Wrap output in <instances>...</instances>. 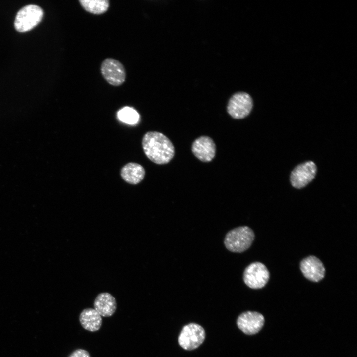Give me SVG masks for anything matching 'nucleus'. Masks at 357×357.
<instances>
[{"label": "nucleus", "instance_id": "f257e3e1", "mask_svg": "<svg viewBox=\"0 0 357 357\" xmlns=\"http://www.w3.org/2000/svg\"><path fill=\"white\" fill-rule=\"evenodd\" d=\"M143 151L153 163L162 165L169 163L174 157L175 149L170 139L157 131H148L143 137Z\"/></svg>", "mask_w": 357, "mask_h": 357}, {"label": "nucleus", "instance_id": "f03ea898", "mask_svg": "<svg viewBox=\"0 0 357 357\" xmlns=\"http://www.w3.org/2000/svg\"><path fill=\"white\" fill-rule=\"evenodd\" d=\"M255 238L253 231L246 226H240L229 231L226 235L224 243L230 251L241 253L247 250Z\"/></svg>", "mask_w": 357, "mask_h": 357}, {"label": "nucleus", "instance_id": "7ed1b4c3", "mask_svg": "<svg viewBox=\"0 0 357 357\" xmlns=\"http://www.w3.org/2000/svg\"><path fill=\"white\" fill-rule=\"evenodd\" d=\"M43 11L38 5L30 4L22 7L17 13L14 26L19 32L31 30L42 20Z\"/></svg>", "mask_w": 357, "mask_h": 357}, {"label": "nucleus", "instance_id": "20e7f679", "mask_svg": "<svg viewBox=\"0 0 357 357\" xmlns=\"http://www.w3.org/2000/svg\"><path fill=\"white\" fill-rule=\"evenodd\" d=\"M100 71L103 77L110 85L119 86L125 81V67L116 59L108 58L104 60L101 64Z\"/></svg>", "mask_w": 357, "mask_h": 357}, {"label": "nucleus", "instance_id": "39448f33", "mask_svg": "<svg viewBox=\"0 0 357 357\" xmlns=\"http://www.w3.org/2000/svg\"><path fill=\"white\" fill-rule=\"evenodd\" d=\"M270 278V272L262 263L255 262L248 265L243 272V280L249 288L258 289L264 287Z\"/></svg>", "mask_w": 357, "mask_h": 357}, {"label": "nucleus", "instance_id": "423d86ee", "mask_svg": "<svg viewBox=\"0 0 357 357\" xmlns=\"http://www.w3.org/2000/svg\"><path fill=\"white\" fill-rule=\"evenodd\" d=\"M205 338L204 328L198 324L191 323L183 327L178 337V343L184 349L192 350L199 347Z\"/></svg>", "mask_w": 357, "mask_h": 357}, {"label": "nucleus", "instance_id": "0eeeda50", "mask_svg": "<svg viewBox=\"0 0 357 357\" xmlns=\"http://www.w3.org/2000/svg\"><path fill=\"white\" fill-rule=\"evenodd\" d=\"M252 107L253 101L251 96L247 93L239 92L230 98L227 110L233 118L241 119L250 114Z\"/></svg>", "mask_w": 357, "mask_h": 357}, {"label": "nucleus", "instance_id": "6e6552de", "mask_svg": "<svg viewBox=\"0 0 357 357\" xmlns=\"http://www.w3.org/2000/svg\"><path fill=\"white\" fill-rule=\"evenodd\" d=\"M316 172V165L313 161H308L298 165L291 173L292 185L297 189L304 187L313 179Z\"/></svg>", "mask_w": 357, "mask_h": 357}, {"label": "nucleus", "instance_id": "1a4fd4ad", "mask_svg": "<svg viewBox=\"0 0 357 357\" xmlns=\"http://www.w3.org/2000/svg\"><path fill=\"white\" fill-rule=\"evenodd\" d=\"M300 269L307 279L314 282L321 281L325 275L323 263L314 255H310L303 259L300 263Z\"/></svg>", "mask_w": 357, "mask_h": 357}, {"label": "nucleus", "instance_id": "9d476101", "mask_svg": "<svg viewBox=\"0 0 357 357\" xmlns=\"http://www.w3.org/2000/svg\"><path fill=\"white\" fill-rule=\"evenodd\" d=\"M264 316L255 311H246L238 318L237 324L238 328L247 335L258 333L264 323Z\"/></svg>", "mask_w": 357, "mask_h": 357}, {"label": "nucleus", "instance_id": "9b49d317", "mask_svg": "<svg viewBox=\"0 0 357 357\" xmlns=\"http://www.w3.org/2000/svg\"><path fill=\"white\" fill-rule=\"evenodd\" d=\"M194 156L204 162L211 161L216 153V145L209 137L202 136L196 139L192 145Z\"/></svg>", "mask_w": 357, "mask_h": 357}, {"label": "nucleus", "instance_id": "f8f14e48", "mask_svg": "<svg viewBox=\"0 0 357 357\" xmlns=\"http://www.w3.org/2000/svg\"><path fill=\"white\" fill-rule=\"evenodd\" d=\"M94 309L101 316L108 317L112 316L117 309L115 298L107 292L99 294L94 301Z\"/></svg>", "mask_w": 357, "mask_h": 357}, {"label": "nucleus", "instance_id": "ddd939ff", "mask_svg": "<svg viewBox=\"0 0 357 357\" xmlns=\"http://www.w3.org/2000/svg\"><path fill=\"white\" fill-rule=\"evenodd\" d=\"M120 175L128 183L135 185L139 183L145 175V170L140 164L129 162L121 168Z\"/></svg>", "mask_w": 357, "mask_h": 357}, {"label": "nucleus", "instance_id": "4468645a", "mask_svg": "<svg viewBox=\"0 0 357 357\" xmlns=\"http://www.w3.org/2000/svg\"><path fill=\"white\" fill-rule=\"evenodd\" d=\"M79 321L82 327L90 332L98 331L102 325V316L93 308L83 309L79 315Z\"/></svg>", "mask_w": 357, "mask_h": 357}, {"label": "nucleus", "instance_id": "2eb2a0df", "mask_svg": "<svg viewBox=\"0 0 357 357\" xmlns=\"http://www.w3.org/2000/svg\"><path fill=\"white\" fill-rule=\"evenodd\" d=\"M78 2L85 11L96 15L105 13L110 6L108 0H79Z\"/></svg>", "mask_w": 357, "mask_h": 357}, {"label": "nucleus", "instance_id": "dca6fc26", "mask_svg": "<svg viewBox=\"0 0 357 357\" xmlns=\"http://www.w3.org/2000/svg\"><path fill=\"white\" fill-rule=\"evenodd\" d=\"M117 116L120 120L129 124L137 123L140 117L138 112L129 107H125L119 110L117 113Z\"/></svg>", "mask_w": 357, "mask_h": 357}, {"label": "nucleus", "instance_id": "f3484780", "mask_svg": "<svg viewBox=\"0 0 357 357\" xmlns=\"http://www.w3.org/2000/svg\"><path fill=\"white\" fill-rule=\"evenodd\" d=\"M68 357H91L89 352L82 349H77L74 351Z\"/></svg>", "mask_w": 357, "mask_h": 357}]
</instances>
